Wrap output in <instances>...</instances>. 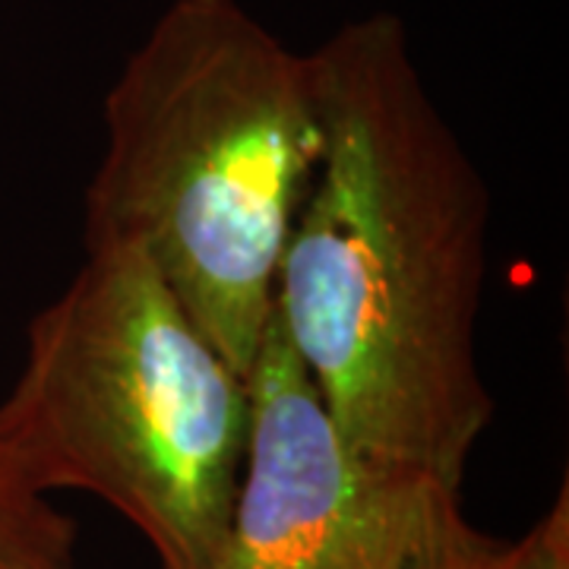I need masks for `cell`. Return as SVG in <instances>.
<instances>
[{
	"label": "cell",
	"instance_id": "obj_1",
	"mask_svg": "<svg viewBox=\"0 0 569 569\" xmlns=\"http://www.w3.org/2000/svg\"><path fill=\"white\" fill-rule=\"evenodd\" d=\"M320 159L276 276V323L370 462L462 488L493 421L478 317L490 200L392 13L310 51Z\"/></svg>",
	"mask_w": 569,
	"mask_h": 569
},
{
	"label": "cell",
	"instance_id": "obj_2",
	"mask_svg": "<svg viewBox=\"0 0 569 569\" xmlns=\"http://www.w3.org/2000/svg\"><path fill=\"white\" fill-rule=\"evenodd\" d=\"M320 142L310 54L241 0H171L104 96L86 241L140 250L247 380Z\"/></svg>",
	"mask_w": 569,
	"mask_h": 569
},
{
	"label": "cell",
	"instance_id": "obj_3",
	"mask_svg": "<svg viewBox=\"0 0 569 569\" xmlns=\"http://www.w3.org/2000/svg\"><path fill=\"white\" fill-rule=\"evenodd\" d=\"M247 380L133 247L86 263L29 323L0 443L41 493L102 497L162 569H212L241 485Z\"/></svg>",
	"mask_w": 569,
	"mask_h": 569
},
{
	"label": "cell",
	"instance_id": "obj_4",
	"mask_svg": "<svg viewBox=\"0 0 569 569\" xmlns=\"http://www.w3.org/2000/svg\"><path fill=\"white\" fill-rule=\"evenodd\" d=\"M247 396L244 468L212 569H468L497 545L468 522L462 488L348 447L276 313Z\"/></svg>",
	"mask_w": 569,
	"mask_h": 569
},
{
	"label": "cell",
	"instance_id": "obj_5",
	"mask_svg": "<svg viewBox=\"0 0 569 569\" xmlns=\"http://www.w3.org/2000/svg\"><path fill=\"white\" fill-rule=\"evenodd\" d=\"M77 526L36 490L0 443V569H70Z\"/></svg>",
	"mask_w": 569,
	"mask_h": 569
},
{
	"label": "cell",
	"instance_id": "obj_6",
	"mask_svg": "<svg viewBox=\"0 0 569 569\" xmlns=\"http://www.w3.org/2000/svg\"><path fill=\"white\" fill-rule=\"evenodd\" d=\"M468 569H569V488L560 485L529 529L512 541H497Z\"/></svg>",
	"mask_w": 569,
	"mask_h": 569
}]
</instances>
